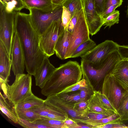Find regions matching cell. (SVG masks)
Here are the masks:
<instances>
[{"label": "cell", "instance_id": "obj_6", "mask_svg": "<svg viewBox=\"0 0 128 128\" xmlns=\"http://www.w3.org/2000/svg\"><path fill=\"white\" fill-rule=\"evenodd\" d=\"M63 6L48 12L34 8L29 9L31 22L39 36L42 34L54 20L62 18Z\"/></svg>", "mask_w": 128, "mask_h": 128}, {"label": "cell", "instance_id": "obj_3", "mask_svg": "<svg viewBox=\"0 0 128 128\" xmlns=\"http://www.w3.org/2000/svg\"><path fill=\"white\" fill-rule=\"evenodd\" d=\"M1 88L4 95L14 106L33 94L32 75L24 73L17 75L11 85L0 79Z\"/></svg>", "mask_w": 128, "mask_h": 128}, {"label": "cell", "instance_id": "obj_34", "mask_svg": "<svg viewBox=\"0 0 128 128\" xmlns=\"http://www.w3.org/2000/svg\"><path fill=\"white\" fill-rule=\"evenodd\" d=\"M38 115L41 117H46L51 112L50 108L44 103L41 106L30 109Z\"/></svg>", "mask_w": 128, "mask_h": 128}, {"label": "cell", "instance_id": "obj_40", "mask_svg": "<svg viewBox=\"0 0 128 128\" xmlns=\"http://www.w3.org/2000/svg\"><path fill=\"white\" fill-rule=\"evenodd\" d=\"M66 128H80L78 122L67 116L64 121Z\"/></svg>", "mask_w": 128, "mask_h": 128}, {"label": "cell", "instance_id": "obj_39", "mask_svg": "<svg viewBox=\"0 0 128 128\" xmlns=\"http://www.w3.org/2000/svg\"><path fill=\"white\" fill-rule=\"evenodd\" d=\"M117 52L122 59L128 60V45H119Z\"/></svg>", "mask_w": 128, "mask_h": 128}, {"label": "cell", "instance_id": "obj_25", "mask_svg": "<svg viewBox=\"0 0 128 128\" xmlns=\"http://www.w3.org/2000/svg\"><path fill=\"white\" fill-rule=\"evenodd\" d=\"M31 122L47 126L50 128H66L64 121L56 120L46 117L41 116Z\"/></svg>", "mask_w": 128, "mask_h": 128}, {"label": "cell", "instance_id": "obj_7", "mask_svg": "<svg viewBox=\"0 0 128 128\" xmlns=\"http://www.w3.org/2000/svg\"><path fill=\"white\" fill-rule=\"evenodd\" d=\"M16 14L8 12L0 2V41L4 45L10 58Z\"/></svg>", "mask_w": 128, "mask_h": 128}, {"label": "cell", "instance_id": "obj_23", "mask_svg": "<svg viewBox=\"0 0 128 128\" xmlns=\"http://www.w3.org/2000/svg\"><path fill=\"white\" fill-rule=\"evenodd\" d=\"M96 45L94 42L90 39L79 45L72 54L70 58L80 57L92 50Z\"/></svg>", "mask_w": 128, "mask_h": 128}, {"label": "cell", "instance_id": "obj_32", "mask_svg": "<svg viewBox=\"0 0 128 128\" xmlns=\"http://www.w3.org/2000/svg\"><path fill=\"white\" fill-rule=\"evenodd\" d=\"M120 13L118 10H115L104 20L103 26H105L104 28L107 27L109 28L115 24L118 23Z\"/></svg>", "mask_w": 128, "mask_h": 128}, {"label": "cell", "instance_id": "obj_17", "mask_svg": "<svg viewBox=\"0 0 128 128\" xmlns=\"http://www.w3.org/2000/svg\"><path fill=\"white\" fill-rule=\"evenodd\" d=\"M70 33L64 29L59 37L55 45L54 51L56 56L61 60L66 59L70 44Z\"/></svg>", "mask_w": 128, "mask_h": 128}, {"label": "cell", "instance_id": "obj_8", "mask_svg": "<svg viewBox=\"0 0 128 128\" xmlns=\"http://www.w3.org/2000/svg\"><path fill=\"white\" fill-rule=\"evenodd\" d=\"M119 45L113 41L106 40L80 56L82 60L94 68L100 66L112 53L117 51Z\"/></svg>", "mask_w": 128, "mask_h": 128}, {"label": "cell", "instance_id": "obj_2", "mask_svg": "<svg viewBox=\"0 0 128 128\" xmlns=\"http://www.w3.org/2000/svg\"><path fill=\"white\" fill-rule=\"evenodd\" d=\"M82 76V70L78 63L76 61H69L56 68L41 88V93L47 97L57 94L80 81Z\"/></svg>", "mask_w": 128, "mask_h": 128}, {"label": "cell", "instance_id": "obj_10", "mask_svg": "<svg viewBox=\"0 0 128 128\" xmlns=\"http://www.w3.org/2000/svg\"><path fill=\"white\" fill-rule=\"evenodd\" d=\"M124 90L110 73L104 77L101 88V92L106 96L117 110Z\"/></svg>", "mask_w": 128, "mask_h": 128}, {"label": "cell", "instance_id": "obj_18", "mask_svg": "<svg viewBox=\"0 0 128 128\" xmlns=\"http://www.w3.org/2000/svg\"><path fill=\"white\" fill-rule=\"evenodd\" d=\"M0 109L10 121L15 124H18V117L16 112L15 106L1 92Z\"/></svg>", "mask_w": 128, "mask_h": 128}, {"label": "cell", "instance_id": "obj_24", "mask_svg": "<svg viewBox=\"0 0 128 128\" xmlns=\"http://www.w3.org/2000/svg\"><path fill=\"white\" fill-rule=\"evenodd\" d=\"M8 12L17 13L26 6L22 0H0Z\"/></svg>", "mask_w": 128, "mask_h": 128}, {"label": "cell", "instance_id": "obj_43", "mask_svg": "<svg viewBox=\"0 0 128 128\" xmlns=\"http://www.w3.org/2000/svg\"><path fill=\"white\" fill-rule=\"evenodd\" d=\"M104 1V0H94L96 10L97 13L100 15L103 10Z\"/></svg>", "mask_w": 128, "mask_h": 128}, {"label": "cell", "instance_id": "obj_13", "mask_svg": "<svg viewBox=\"0 0 128 128\" xmlns=\"http://www.w3.org/2000/svg\"><path fill=\"white\" fill-rule=\"evenodd\" d=\"M11 57L12 70L16 76L23 74L25 68L24 57L23 50L19 36L15 30L13 38Z\"/></svg>", "mask_w": 128, "mask_h": 128}, {"label": "cell", "instance_id": "obj_14", "mask_svg": "<svg viewBox=\"0 0 128 128\" xmlns=\"http://www.w3.org/2000/svg\"><path fill=\"white\" fill-rule=\"evenodd\" d=\"M110 73L124 90H128V60L121 59Z\"/></svg>", "mask_w": 128, "mask_h": 128}, {"label": "cell", "instance_id": "obj_27", "mask_svg": "<svg viewBox=\"0 0 128 128\" xmlns=\"http://www.w3.org/2000/svg\"><path fill=\"white\" fill-rule=\"evenodd\" d=\"M62 6L69 11L71 18L77 9H80L84 7V0H65Z\"/></svg>", "mask_w": 128, "mask_h": 128}, {"label": "cell", "instance_id": "obj_41", "mask_svg": "<svg viewBox=\"0 0 128 128\" xmlns=\"http://www.w3.org/2000/svg\"><path fill=\"white\" fill-rule=\"evenodd\" d=\"M123 0H104L103 12H104L110 6L118 4L121 6Z\"/></svg>", "mask_w": 128, "mask_h": 128}, {"label": "cell", "instance_id": "obj_35", "mask_svg": "<svg viewBox=\"0 0 128 128\" xmlns=\"http://www.w3.org/2000/svg\"><path fill=\"white\" fill-rule=\"evenodd\" d=\"M94 89L88 84L86 86L80 89L79 92L82 100H88L91 96L94 94Z\"/></svg>", "mask_w": 128, "mask_h": 128}, {"label": "cell", "instance_id": "obj_4", "mask_svg": "<svg viewBox=\"0 0 128 128\" xmlns=\"http://www.w3.org/2000/svg\"><path fill=\"white\" fill-rule=\"evenodd\" d=\"M121 58L117 51L111 54L99 67L94 68L81 60L80 65L83 78L94 90L110 73Z\"/></svg>", "mask_w": 128, "mask_h": 128}, {"label": "cell", "instance_id": "obj_31", "mask_svg": "<svg viewBox=\"0 0 128 128\" xmlns=\"http://www.w3.org/2000/svg\"><path fill=\"white\" fill-rule=\"evenodd\" d=\"M88 84L86 80L82 78L78 82L68 86L58 94H68L78 91L82 88L86 86Z\"/></svg>", "mask_w": 128, "mask_h": 128}, {"label": "cell", "instance_id": "obj_30", "mask_svg": "<svg viewBox=\"0 0 128 128\" xmlns=\"http://www.w3.org/2000/svg\"><path fill=\"white\" fill-rule=\"evenodd\" d=\"M60 98L70 104H74L82 100L80 96L79 90L68 94H58Z\"/></svg>", "mask_w": 128, "mask_h": 128}, {"label": "cell", "instance_id": "obj_22", "mask_svg": "<svg viewBox=\"0 0 128 128\" xmlns=\"http://www.w3.org/2000/svg\"><path fill=\"white\" fill-rule=\"evenodd\" d=\"M88 111L90 112L110 115L115 114L112 111L104 108L99 102L97 97L94 93L88 100Z\"/></svg>", "mask_w": 128, "mask_h": 128}, {"label": "cell", "instance_id": "obj_37", "mask_svg": "<svg viewBox=\"0 0 128 128\" xmlns=\"http://www.w3.org/2000/svg\"><path fill=\"white\" fill-rule=\"evenodd\" d=\"M88 100H82L74 104V108L76 110L80 112H84L88 111Z\"/></svg>", "mask_w": 128, "mask_h": 128}, {"label": "cell", "instance_id": "obj_44", "mask_svg": "<svg viewBox=\"0 0 128 128\" xmlns=\"http://www.w3.org/2000/svg\"><path fill=\"white\" fill-rule=\"evenodd\" d=\"M68 116H64L52 113H50L46 117L56 120L64 121Z\"/></svg>", "mask_w": 128, "mask_h": 128}, {"label": "cell", "instance_id": "obj_26", "mask_svg": "<svg viewBox=\"0 0 128 128\" xmlns=\"http://www.w3.org/2000/svg\"><path fill=\"white\" fill-rule=\"evenodd\" d=\"M120 119L118 114H114L106 118L98 120H92L87 119L86 124L92 128H100V126L104 124L112 122Z\"/></svg>", "mask_w": 128, "mask_h": 128}, {"label": "cell", "instance_id": "obj_12", "mask_svg": "<svg viewBox=\"0 0 128 128\" xmlns=\"http://www.w3.org/2000/svg\"><path fill=\"white\" fill-rule=\"evenodd\" d=\"M84 8L90 34L92 36L96 34L103 26L104 20L96 12L94 0H83Z\"/></svg>", "mask_w": 128, "mask_h": 128}, {"label": "cell", "instance_id": "obj_28", "mask_svg": "<svg viewBox=\"0 0 128 128\" xmlns=\"http://www.w3.org/2000/svg\"><path fill=\"white\" fill-rule=\"evenodd\" d=\"M15 107L18 118L32 122L41 117L30 109H24L15 106Z\"/></svg>", "mask_w": 128, "mask_h": 128}, {"label": "cell", "instance_id": "obj_15", "mask_svg": "<svg viewBox=\"0 0 128 128\" xmlns=\"http://www.w3.org/2000/svg\"><path fill=\"white\" fill-rule=\"evenodd\" d=\"M48 57L46 56L40 67L34 76L36 85L41 89L49 79L56 69L50 62Z\"/></svg>", "mask_w": 128, "mask_h": 128}, {"label": "cell", "instance_id": "obj_46", "mask_svg": "<svg viewBox=\"0 0 128 128\" xmlns=\"http://www.w3.org/2000/svg\"><path fill=\"white\" fill-rule=\"evenodd\" d=\"M126 14L127 16L128 17V5L127 8V9L126 11Z\"/></svg>", "mask_w": 128, "mask_h": 128}, {"label": "cell", "instance_id": "obj_19", "mask_svg": "<svg viewBox=\"0 0 128 128\" xmlns=\"http://www.w3.org/2000/svg\"><path fill=\"white\" fill-rule=\"evenodd\" d=\"M26 9L34 8L46 12L53 9L52 0H22Z\"/></svg>", "mask_w": 128, "mask_h": 128}, {"label": "cell", "instance_id": "obj_29", "mask_svg": "<svg viewBox=\"0 0 128 128\" xmlns=\"http://www.w3.org/2000/svg\"><path fill=\"white\" fill-rule=\"evenodd\" d=\"M94 94L97 97L98 100L104 109L118 114L117 110L112 104L106 96L99 91L94 90Z\"/></svg>", "mask_w": 128, "mask_h": 128}, {"label": "cell", "instance_id": "obj_16", "mask_svg": "<svg viewBox=\"0 0 128 128\" xmlns=\"http://www.w3.org/2000/svg\"><path fill=\"white\" fill-rule=\"evenodd\" d=\"M12 66L11 58L6 48L0 41V78L6 82L8 81Z\"/></svg>", "mask_w": 128, "mask_h": 128}, {"label": "cell", "instance_id": "obj_45", "mask_svg": "<svg viewBox=\"0 0 128 128\" xmlns=\"http://www.w3.org/2000/svg\"><path fill=\"white\" fill-rule=\"evenodd\" d=\"M65 0H52L53 9L62 6Z\"/></svg>", "mask_w": 128, "mask_h": 128}, {"label": "cell", "instance_id": "obj_42", "mask_svg": "<svg viewBox=\"0 0 128 128\" xmlns=\"http://www.w3.org/2000/svg\"><path fill=\"white\" fill-rule=\"evenodd\" d=\"M120 6L118 4L111 6L109 7L100 15L103 20L106 18L109 15L113 12L115 9Z\"/></svg>", "mask_w": 128, "mask_h": 128}, {"label": "cell", "instance_id": "obj_21", "mask_svg": "<svg viewBox=\"0 0 128 128\" xmlns=\"http://www.w3.org/2000/svg\"><path fill=\"white\" fill-rule=\"evenodd\" d=\"M116 110L121 121L128 120V90H123Z\"/></svg>", "mask_w": 128, "mask_h": 128}, {"label": "cell", "instance_id": "obj_5", "mask_svg": "<svg viewBox=\"0 0 128 128\" xmlns=\"http://www.w3.org/2000/svg\"><path fill=\"white\" fill-rule=\"evenodd\" d=\"M75 12L76 21L73 31L70 33V44L66 59L70 58L72 54L79 45L90 39L84 7L81 9H77Z\"/></svg>", "mask_w": 128, "mask_h": 128}, {"label": "cell", "instance_id": "obj_1", "mask_svg": "<svg viewBox=\"0 0 128 128\" xmlns=\"http://www.w3.org/2000/svg\"><path fill=\"white\" fill-rule=\"evenodd\" d=\"M15 28L23 50L26 71L34 76L47 56L40 47V36L31 22L29 14L20 12L16 13Z\"/></svg>", "mask_w": 128, "mask_h": 128}, {"label": "cell", "instance_id": "obj_36", "mask_svg": "<svg viewBox=\"0 0 128 128\" xmlns=\"http://www.w3.org/2000/svg\"><path fill=\"white\" fill-rule=\"evenodd\" d=\"M62 16V23L64 29L67 28L71 19L70 13L65 7L63 6Z\"/></svg>", "mask_w": 128, "mask_h": 128}, {"label": "cell", "instance_id": "obj_11", "mask_svg": "<svg viewBox=\"0 0 128 128\" xmlns=\"http://www.w3.org/2000/svg\"><path fill=\"white\" fill-rule=\"evenodd\" d=\"M44 104L47 106L66 113L68 116L74 121L85 118L88 111L80 112L75 110L74 104H70L60 98L56 94H53L47 97L44 100Z\"/></svg>", "mask_w": 128, "mask_h": 128}, {"label": "cell", "instance_id": "obj_20", "mask_svg": "<svg viewBox=\"0 0 128 128\" xmlns=\"http://www.w3.org/2000/svg\"><path fill=\"white\" fill-rule=\"evenodd\" d=\"M44 100L39 98L33 94L15 106L16 108L29 109L43 105Z\"/></svg>", "mask_w": 128, "mask_h": 128}, {"label": "cell", "instance_id": "obj_38", "mask_svg": "<svg viewBox=\"0 0 128 128\" xmlns=\"http://www.w3.org/2000/svg\"><path fill=\"white\" fill-rule=\"evenodd\" d=\"M110 116V115L88 111L86 117L84 119L92 120H98L106 118Z\"/></svg>", "mask_w": 128, "mask_h": 128}, {"label": "cell", "instance_id": "obj_33", "mask_svg": "<svg viewBox=\"0 0 128 128\" xmlns=\"http://www.w3.org/2000/svg\"><path fill=\"white\" fill-rule=\"evenodd\" d=\"M18 124L24 128H50L47 126L33 123L30 121L18 118Z\"/></svg>", "mask_w": 128, "mask_h": 128}, {"label": "cell", "instance_id": "obj_9", "mask_svg": "<svg viewBox=\"0 0 128 128\" xmlns=\"http://www.w3.org/2000/svg\"><path fill=\"white\" fill-rule=\"evenodd\" d=\"M64 29L61 18L53 21L46 31L40 36V47L42 52L48 58L55 53V44Z\"/></svg>", "mask_w": 128, "mask_h": 128}]
</instances>
